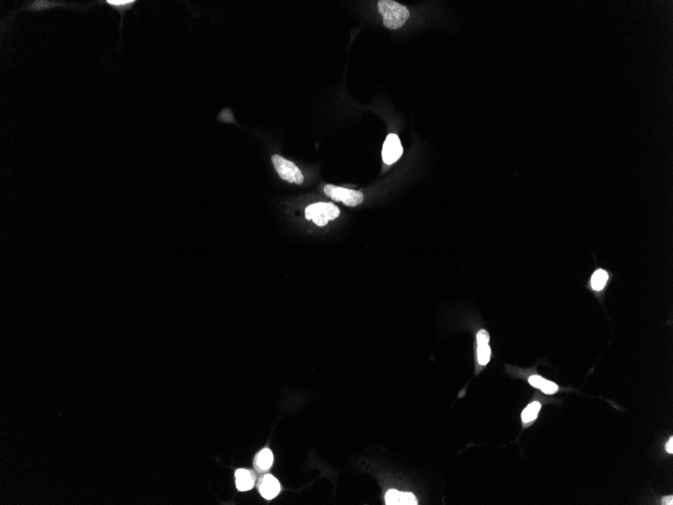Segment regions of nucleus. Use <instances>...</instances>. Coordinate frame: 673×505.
<instances>
[{
	"label": "nucleus",
	"mask_w": 673,
	"mask_h": 505,
	"mask_svg": "<svg viewBox=\"0 0 673 505\" xmlns=\"http://www.w3.org/2000/svg\"><path fill=\"white\" fill-rule=\"evenodd\" d=\"M378 10L383 17L384 26L389 30H398L403 27L410 15L405 5L393 0H380Z\"/></svg>",
	"instance_id": "nucleus-1"
},
{
	"label": "nucleus",
	"mask_w": 673,
	"mask_h": 505,
	"mask_svg": "<svg viewBox=\"0 0 673 505\" xmlns=\"http://www.w3.org/2000/svg\"><path fill=\"white\" fill-rule=\"evenodd\" d=\"M340 216V209L332 203H316L305 209V218L323 227Z\"/></svg>",
	"instance_id": "nucleus-2"
},
{
	"label": "nucleus",
	"mask_w": 673,
	"mask_h": 505,
	"mask_svg": "<svg viewBox=\"0 0 673 505\" xmlns=\"http://www.w3.org/2000/svg\"><path fill=\"white\" fill-rule=\"evenodd\" d=\"M272 164L282 180L298 185L303 184L304 181L303 172L293 162L285 160L278 155H274L272 156Z\"/></svg>",
	"instance_id": "nucleus-3"
},
{
	"label": "nucleus",
	"mask_w": 673,
	"mask_h": 505,
	"mask_svg": "<svg viewBox=\"0 0 673 505\" xmlns=\"http://www.w3.org/2000/svg\"><path fill=\"white\" fill-rule=\"evenodd\" d=\"M324 192L328 197H330L334 201L342 202L344 205L349 207H355L357 205H360L364 200V196L361 192L352 189L336 187L334 185L325 186Z\"/></svg>",
	"instance_id": "nucleus-4"
},
{
	"label": "nucleus",
	"mask_w": 673,
	"mask_h": 505,
	"mask_svg": "<svg viewBox=\"0 0 673 505\" xmlns=\"http://www.w3.org/2000/svg\"><path fill=\"white\" fill-rule=\"evenodd\" d=\"M403 153V147L399 137L394 134H390L386 137L383 148H382V159L386 165H392L396 163Z\"/></svg>",
	"instance_id": "nucleus-5"
},
{
	"label": "nucleus",
	"mask_w": 673,
	"mask_h": 505,
	"mask_svg": "<svg viewBox=\"0 0 673 505\" xmlns=\"http://www.w3.org/2000/svg\"><path fill=\"white\" fill-rule=\"evenodd\" d=\"M385 502L387 505H416L417 499L412 493L390 489L385 494Z\"/></svg>",
	"instance_id": "nucleus-6"
},
{
	"label": "nucleus",
	"mask_w": 673,
	"mask_h": 505,
	"mask_svg": "<svg viewBox=\"0 0 673 505\" xmlns=\"http://www.w3.org/2000/svg\"><path fill=\"white\" fill-rule=\"evenodd\" d=\"M280 489H281V487H280V484H279L278 480L275 477H273L272 475L264 476V478L262 479V481L260 483V486H259V491H260L261 495L267 500L273 499L274 497H276L278 495V493L280 492Z\"/></svg>",
	"instance_id": "nucleus-7"
},
{
	"label": "nucleus",
	"mask_w": 673,
	"mask_h": 505,
	"mask_svg": "<svg viewBox=\"0 0 673 505\" xmlns=\"http://www.w3.org/2000/svg\"><path fill=\"white\" fill-rule=\"evenodd\" d=\"M236 486L240 491H247L252 489L254 479L251 473L246 469H239L235 473Z\"/></svg>",
	"instance_id": "nucleus-8"
},
{
	"label": "nucleus",
	"mask_w": 673,
	"mask_h": 505,
	"mask_svg": "<svg viewBox=\"0 0 673 505\" xmlns=\"http://www.w3.org/2000/svg\"><path fill=\"white\" fill-rule=\"evenodd\" d=\"M528 381L532 386L541 389L544 393H547V394L555 393L558 390V386L555 383H553L551 381H548V380H546V379H544L540 376H537V375L531 376Z\"/></svg>",
	"instance_id": "nucleus-9"
},
{
	"label": "nucleus",
	"mask_w": 673,
	"mask_h": 505,
	"mask_svg": "<svg viewBox=\"0 0 673 505\" xmlns=\"http://www.w3.org/2000/svg\"><path fill=\"white\" fill-rule=\"evenodd\" d=\"M104 3L109 5L110 7H112L113 9L117 10L120 13V15H121V26L120 27H122V18L124 16L125 12H127L128 10L133 8L136 1L135 0H106V1H104Z\"/></svg>",
	"instance_id": "nucleus-10"
},
{
	"label": "nucleus",
	"mask_w": 673,
	"mask_h": 505,
	"mask_svg": "<svg viewBox=\"0 0 673 505\" xmlns=\"http://www.w3.org/2000/svg\"><path fill=\"white\" fill-rule=\"evenodd\" d=\"M608 279H609V274L606 270H598L595 271L591 279L592 288L598 292L602 291L605 288Z\"/></svg>",
	"instance_id": "nucleus-11"
},
{
	"label": "nucleus",
	"mask_w": 673,
	"mask_h": 505,
	"mask_svg": "<svg viewBox=\"0 0 673 505\" xmlns=\"http://www.w3.org/2000/svg\"><path fill=\"white\" fill-rule=\"evenodd\" d=\"M273 454L270 449H263L257 456V465L262 470H267L272 466Z\"/></svg>",
	"instance_id": "nucleus-12"
},
{
	"label": "nucleus",
	"mask_w": 673,
	"mask_h": 505,
	"mask_svg": "<svg viewBox=\"0 0 673 505\" xmlns=\"http://www.w3.org/2000/svg\"><path fill=\"white\" fill-rule=\"evenodd\" d=\"M540 408H541V404L537 403V402H534V403L529 404L522 412L523 423H530V422L534 421L537 418Z\"/></svg>",
	"instance_id": "nucleus-13"
},
{
	"label": "nucleus",
	"mask_w": 673,
	"mask_h": 505,
	"mask_svg": "<svg viewBox=\"0 0 673 505\" xmlns=\"http://www.w3.org/2000/svg\"><path fill=\"white\" fill-rule=\"evenodd\" d=\"M491 359V349L488 344L478 345V361L481 365H486Z\"/></svg>",
	"instance_id": "nucleus-14"
},
{
	"label": "nucleus",
	"mask_w": 673,
	"mask_h": 505,
	"mask_svg": "<svg viewBox=\"0 0 673 505\" xmlns=\"http://www.w3.org/2000/svg\"><path fill=\"white\" fill-rule=\"evenodd\" d=\"M477 342L478 345H485L490 342V336L489 333L486 330H481L477 334Z\"/></svg>",
	"instance_id": "nucleus-15"
},
{
	"label": "nucleus",
	"mask_w": 673,
	"mask_h": 505,
	"mask_svg": "<svg viewBox=\"0 0 673 505\" xmlns=\"http://www.w3.org/2000/svg\"><path fill=\"white\" fill-rule=\"evenodd\" d=\"M666 451H667V452H668V453H669V454H672V453H673V438H672V437H671V438H669V441H668V443H667V445H666Z\"/></svg>",
	"instance_id": "nucleus-16"
},
{
	"label": "nucleus",
	"mask_w": 673,
	"mask_h": 505,
	"mask_svg": "<svg viewBox=\"0 0 673 505\" xmlns=\"http://www.w3.org/2000/svg\"><path fill=\"white\" fill-rule=\"evenodd\" d=\"M662 504L672 505L673 504L672 496H666V497H664V498L662 499Z\"/></svg>",
	"instance_id": "nucleus-17"
}]
</instances>
